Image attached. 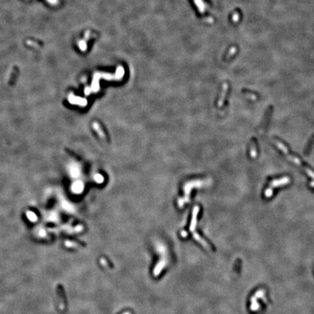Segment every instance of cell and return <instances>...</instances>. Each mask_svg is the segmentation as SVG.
Instances as JSON below:
<instances>
[{
	"instance_id": "10",
	"label": "cell",
	"mask_w": 314,
	"mask_h": 314,
	"mask_svg": "<svg viewBox=\"0 0 314 314\" xmlns=\"http://www.w3.org/2000/svg\"><path fill=\"white\" fill-rule=\"evenodd\" d=\"M270 114H271V108H270V109L269 110L268 112H267V114H266V117H265V119H264V121H263V126H261V128H260V132H263V130H264L265 128H266V125H267V124H268V122L269 118H270Z\"/></svg>"
},
{
	"instance_id": "6",
	"label": "cell",
	"mask_w": 314,
	"mask_h": 314,
	"mask_svg": "<svg viewBox=\"0 0 314 314\" xmlns=\"http://www.w3.org/2000/svg\"><path fill=\"white\" fill-rule=\"evenodd\" d=\"M250 154L251 157L252 159H255L257 156V141L255 139L252 138L250 143Z\"/></svg>"
},
{
	"instance_id": "3",
	"label": "cell",
	"mask_w": 314,
	"mask_h": 314,
	"mask_svg": "<svg viewBox=\"0 0 314 314\" xmlns=\"http://www.w3.org/2000/svg\"><path fill=\"white\" fill-rule=\"evenodd\" d=\"M290 183V178L289 177H283L282 178H279V179H275L273 181H272L269 184L268 188L265 191V196L266 198H270L273 194V190L275 188H278V187H282L284 185H287Z\"/></svg>"
},
{
	"instance_id": "2",
	"label": "cell",
	"mask_w": 314,
	"mask_h": 314,
	"mask_svg": "<svg viewBox=\"0 0 314 314\" xmlns=\"http://www.w3.org/2000/svg\"><path fill=\"white\" fill-rule=\"evenodd\" d=\"M208 183H209L208 181H204L203 180L189 181L187 183H185V186H184L185 195H184L183 197L178 200V205H179L180 207H183L185 203L189 202V200H190V193L192 189L193 188H202V187H204V185H208Z\"/></svg>"
},
{
	"instance_id": "7",
	"label": "cell",
	"mask_w": 314,
	"mask_h": 314,
	"mask_svg": "<svg viewBox=\"0 0 314 314\" xmlns=\"http://www.w3.org/2000/svg\"><path fill=\"white\" fill-rule=\"evenodd\" d=\"M193 238H194V239H196V240L198 242H199V243H200L202 245V246L206 248V249H211L210 247H209V245L208 244L207 242L206 241L204 240V239H202V238L200 236H199V233H196V232H195V233H193Z\"/></svg>"
},
{
	"instance_id": "4",
	"label": "cell",
	"mask_w": 314,
	"mask_h": 314,
	"mask_svg": "<svg viewBox=\"0 0 314 314\" xmlns=\"http://www.w3.org/2000/svg\"><path fill=\"white\" fill-rule=\"evenodd\" d=\"M199 207L196 206L194 208H193V215H192V219H191V222H190V230L191 232L194 231L195 228H196V219H197V215H198V213H199Z\"/></svg>"
},
{
	"instance_id": "14",
	"label": "cell",
	"mask_w": 314,
	"mask_h": 314,
	"mask_svg": "<svg viewBox=\"0 0 314 314\" xmlns=\"http://www.w3.org/2000/svg\"><path fill=\"white\" fill-rule=\"evenodd\" d=\"M181 236H183V237H186L187 236H188V233L185 231H182V233H181Z\"/></svg>"
},
{
	"instance_id": "1",
	"label": "cell",
	"mask_w": 314,
	"mask_h": 314,
	"mask_svg": "<svg viewBox=\"0 0 314 314\" xmlns=\"http://www.w3.org/2000/svg\"><path fill=\"white\" fill-rule=\"evenodd\" d=\"M273 142H274V143L276 144V146H277L278 148H279V149H280L281 151H282V152L284 153L286 156H287V157L288 158L290 161H292V162H294V164H296L297 166H300L301 169H303V170H304L305 172H306V173H307L308 175L310 177V178H312L313 179H314V172H313V171H312L310 168L308 167L307 166L303 164V162L300 160V159H299L298 157H294V156L292 155V154L289 152L287 146H286L284 144H283L282 142H280L279 140H274Z\"/></svg>"
},
{
	"instance_id": "8",
	"label": "cell",
	"mask_w": 314,
	"mask_h": 314,
	"mask_svg": "<svg viewBox=\"0 0 314 314\" xmlns=\"http://www.w3.org/2000/svg\"><path fill=\"white\" fill-rule=\"evenodd\" d=\"M227 91H228V84H225L224 87H223V92H222L221 96H220L219 101H218V106L219 107H221L222 105H223V103H224V100H225V98L226 93H227Z\"/></svg>"
},
{
	"instance_id": "11",
	"label": "cell",
	"mask_w": 314,
	"mask_h": 314,
	"mask_svg": "<svg viewBox=\"0 0 314 314\" xmlns=\"http://www.w3.org/2000/svg\"><path fill=\"white\" fill-rule=\"evenodd\" d=\"M26 215H27V218L32 222H36L37 220V215H36L34 212L29 211V212H26Z\"/></svg>"
},
{
	"instance_id": "9",
	"label": "cell",
	"mask_w": 314,
	"mask_h": 314,
	"mask_svg": "<svg viewBox=\"0 0 314 314\" xmlns=\"http://www.w3.org/2000/svg\"><path fill=\"white\" fill-rule=\"evenodd\" d=\"M93 128H94L95 130L97 132V133L98 134V135H99L100 138H105V135L104 134V132H103L102 129H101L100 126V124H98V123L94 122L93 124Z\"/></svg>"
},
{
	"instance_id": "17",
	"label": "cell",
	"mask_w": 314,
	"mask_h": 314,
	"mask_svg": "<svg viewBox=\"0 0 314 314\" xmlns=\"http://www.w3.org/2000/svg\"><path fill=\"white\" fill-rule=\"evenodd\" d=\"M123 314H131V313H129V312H125V313H124Z\"/></svg>"
},
{
	"instance_id": "16",
	"label": "cell",
	"mask_w": 314,
	"mask_h": 314,
	"mask_svg": "<svg viewBox=\"0 0 314 314\" xmlns=\"http://www.w3.org/2000/svg\"><path fill=\"white\" fill-rule=\"evenodd\" d=\"M310 185L311 187H313V188H314V181H313V182H311L310 183Z\"/></svg>"
},
{
	"instance_id": "12",
	"label": "cell",
	"mask_w": 314,
	"mask_h": 314,
	"mask_svg": "<svg viewBox=\"0 0 314 314\" xmlns=\"http://www.w3.org/2000/svg\"><path fill=\"white\" fill-rule=\"evenodd\" d=\"M65 246L68 247H77V244L74 243V242H68V241H66V242H65Z\"/></svg>"
},
{
	"instance_id": "5",
	"label": "cell",
	"mask_w": 314,
	"mask_h": 314,
	"mask_svg": "<svg viewBox=\"0 0 314 314\" xmlns=\"http://www.w3.org/2000/svg\"><path fill=\"white\" fill-rule=\"evenodd\" d=\"M166 265V260L165 259H162V260L159 261V263H157L156 265L155 268L154 269V276H158L160 274L161 271L163 270L164 268L165 267V266Z\"/></svg>"
},
{
	"instance_id": "13",
	"label": "cell",
	"mask_w": 314,
	"mask_h": 314,
	"mask_svg": "<svg viewBox=\"0 0 314 314\" xmlns=\"http://www.w3.org/2000/svg\"><path fill=\"white\" fill-rule=\"evenodd\" d=\"M313 138H314V136L313 137V138H311V139H310V143H309V145H308L307 148H306V151H305V153H306V155H307L308 153V152H309V151H310V148H311L312 144H313Z\"/></svg>"
},
{
	"instance_id": "15",
	"label": "cell",
	"mask_w": 314,
	"mask_h": 314,
	"mask_svg": "<svg viewBox=\"0 0 314 314\" xmlns=\"http://www.w3.org/2000/svg\"><path fill=\"white\" fill-rule=\"evenodd\" d=\"M101 261V263H102V265H103V266H105V265H107V263H106V260H104L103 258H102L100 260Z\"/></svg>"
}]
</instances>
